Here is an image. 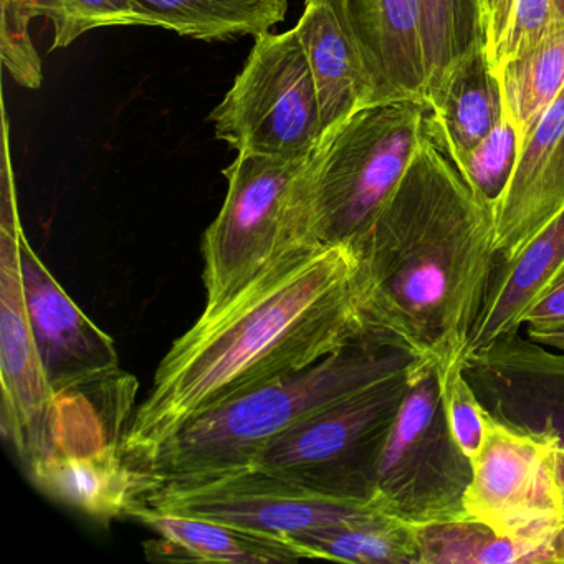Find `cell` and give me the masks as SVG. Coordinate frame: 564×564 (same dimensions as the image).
<instances>
[{
  "instance_id": "6da1fadb",
  "label": "cell",
  "mask_w": 564,
  "mask_h": 564,
  "mask_svg": "<svg viewBox=\"0 0 564 564\" xmlns=\"http://www.w3.org/2000/svg\"><path fill=\"white\" fill-rule=\"evenodd\" d=\"M368 335L351 247H316L286 260L174 341L124 431L128 465L140 474L197 415Z\"/></svg>"
},
{
  "instance_id": "7a4b0ae2",
  "label": "cell",
  "mask_w": 564,
  "mask_h": 564,
  "mask_svg": "<svg viewBox=\"0 0 564 564\" xmlns=\"http://www.w3.org/2000/svg\"><path fill=\"white\" fill-rule=\"evenodd\" d=\"M352 250L369 333L437 368L464 361L500 260L495 214L431 107L404 176Z\"/></svg>"
},
{
  "instance_id": "3957f363",
  "label": "cell",
  "mask_w": 564,
  "mask_h": 564,
  "mask_svg": "<svg viewBox=\"0 0 564 564\" xmlns=\"http://www.w3.org/2000/svg\"><path fill=\"white\" fill-rule=\"evenodd\" d=\"M429 361L368 335L289 378L224 402L176 432L141 468L147 490L249 467L280 435L310 415Z\"/></svg>"
},
{
  "instance_id": "277c9868",
  "label": "cell",
  "mask_w": 564,
  "mask_h": 564,
  "mask_svg": "<svg viewBox=\"0 0 564 564\" xmlns=\"http://www.w3.org/2000/svg\"><path fill=\"white\" fill-rule=\"evenodd\" d=\"M429 105L378 101L323 133L296 193L319 246L355 249L411 164Z\"/></svg>"
},
{
  "instance_id": "5b68a950",
  "label": "cell",
  "mask_w": 564,
  "mask_h": 564,
  "mask_svg": "<svg viewBox=\"0 0 564 564\" xmlns=\"http://www.w3.org/2000/svg\"><path fill=\"white\" fill-rule=\"evenodd\" d=\"M305 161L239 153L224 171L226 200L200 243L204 315L219 312L286 260L322 247L296 194Z\"/></svg>"
},
{
  "instance_id": "8992f818",
  "label": "cell",
  "mask_w": 564,
  "mask_h": 564,
  "mask_svg": "<svg viewBox=\"0 0 564 564\" xmlns=\"http://www.w3.org/2000/svg\"><path fill=\"white\" fill-rule=\"evenodd\" d=\"M471 471L470 458L448 427L431 359L415 372L389 429L372 498L415 527L465 518Z\"/></svg>"
},
{
  "instance_id": "52a82bcc",
  "label": "cell",
  "mask_w": 564,
  "mask_h": 564,
  "mask_svg": "<svg viewBox=\"0 0 564 564\" xmlns=\"http://www.w3.org/2000/svg\"><path fill=\"white\" fill-rule=\"evenodd\" d=\"M210 118L216 137L239 153L308 160L325 128L296 29L256 37L242 72Z\"/></svg>"
},
{
  "instance_id": "ba28073f",
  "label": "cell",
  "mask_w": 564,
  "mask_h": 564,
  "mask_svg": "<svg viewBox=\"0 0 564 564\" xmlns=\"http://www.w3.org/2000/svg\"><path fill=\"white\" fill-rule=\"evenodd\" d=\"M421 366L310 415L253 465L325 494L372 500L382 445Z\"/></svg>"
},
{
  "instance_id": "9c48e42d",
  "label": "cell",
  "mask_w": 564,
  "mask_h": 564,
  "mask_svg": "<svg viewBox=\"0 0 564 564\" xmlns=\"http://www.w3.org/2000/svg\"><path fill=\"white\" fill-rule=\"evenodd\" d=\"M138 507L223 521L289 541L382 508L375 498L325 494L260 465L191 480L158 481L144 491Z\"/></svg>"
},
{
  "instance_id": "30bf717a",
  "label": "cell",
  "mask_w": 564,
  "mask_h": 564,
  "mask_svg": "<svg viewBox=\"0 0 564 564\" xmlns=\"http://www.w3.org/2000/svg\"><path fill=\"white\" fill-rule=\"evenodd\" d=\"M465 511L501 534L564 524V498L553 445L514 431L490 414L471 460Z\"/></svg>"
},
{
  "instance_id": "8fae6325",
  "label": "cell",
  "mask_w": 564,
  "mask_h": 564,
  "mask_svg": "<svg viewBox=\"0 0 564 564\" xmlns=\"http://www.w3.org/2000/svg\"><path fill=\"white\" fill-rule=\"evenodd\" d=\"M485 411L501 424L564 452V351L521 332L464 359Z\"/></svg>"
},
{
  "instance_id": "7c38bea8",
  "label": "cell",
  "mask_w": 564,
  "mask_h": 564,
  "mask_svg": "<svg viewBox=\"0 0 564 564\" xmlns=\"http://www.w3.org/2000/svg\"><path fill=\"white\" fill-rule=\"evenodd\" d=\"M0 381L2 432L25 468L41 458L51 437L55 394L25 308L19 234L0 229Z\"/></svg>"
},
{
  "instance_id": "4fadbf2b",
  "label": "cell",
  "mask_w": 564,
  "mask_h": 564,
  "mask_svg": "<svg viewBox=\"0 0 564 564\" xmlns=\"http://www.w3.org/2000/svg\"><path fill=\"white\" fill-rule=\"evenodd\" d=\"M25 308L32 335L55 394L115 381L120 356L110 335L101 332L77 305L19 232Z\"/></svg>"
},
{
  "instance_id": "5bb4252c",
  "label": "cell",
  "mask_w": 564,
  "mask_h": 564,
  "mask_svg": "<svg viewBox=\"0 0 564 564\" xmlns=\"http://www.w3.org/2000/svg\"><path fill=\"white\" fill-rule=\"evenodd\" d=\"M328 6L358 48L378 101L427 104L421 0H312Z\"/></svg>"
},
{
  "instance_id": "9a60e30c",
  "label": "cell",
  "mask_w": 564,
  "mask_h": 564,
  "mask_svg": "<svg viewBox=\"0 0 564 564\" xmlns=\"http://www.w3.org/2000/svg\"><path fill=\"white\" fill-rule=\"evenodd\" d=\"M564 210V88L521 141L520 156L503 196L495 204L500 260L517 256L528 240Z\"/></svg>"
},
{
  "instance_id": "2e32d148",
  "label": "cell",
  "mask_w": 564,
  "mask_h": 564,
  "mask_svg": "<svg viewBox=\"0 0 564 564\" xmlns=\"http://www.w3.org/2000/svg\"><path fill=\"white\" fill-rule=\"evenodd\" d=\"M564 275V210L510 260H498L467 355L523 329L534 305ZM465 355V356H467Z\"/></svg>"
},
{
  "instance_id": "e0dca14e",
  "label": "cell",
  "mask_w": 564,
  "mask_h": 564,
  "mask_svg": "<svg viewBox=\"0 0 564 564\" xmlns=\"http://www.w3.org/2000/svg\"><path fill=\"white\" fill-rule=\"evenodd\" d=\"M130 517L147 524L160 538L147 544V553L156 560L234 564L310 560L308 554L293 541L243 530L223 521L164 513L144 507L134 508Z\"/></svg>"
},
{
  "instance_id": "ac0fdd59",
  "label": "cell",
  "mask_w": 564,
  "mask_h": 564,
  "mask_svg": "<svg viewBox=\"0 0 564 564\" xmlns=\"http://www.w3.org/2000/svg\"><path fill=\"white\" fill-rule=\"evenodd\" d=\"M295 29L308 58L325 131L355 111L378 104L358 48L328 6L306 0Z\"/></svg>"
},
{
  "instance_id": "d6986e66",
  "label": "cell",
  "mask_w": 564,
  "mask_h": 564,
  "mask_svg": "<svg viewBox=\"0 0 564 564\" xmlns=\"http://www.w3.org/2000/svg\"><path fill=\"white\" fill-rule=\"evenodd\" d=\"M421 564H564V524L501 534L474 518L417 527Z\"/></svg>"
},
{
  "instance_id": "ffe728a7",
  "label": "cell",
  "mask_w": 564,
  "mask_h": 564,
  "mask_svg": "<svg viewBox=\"0 0 564 564\" xmlns=\"http://www.w3.org/2000/svg\"><path fill=\"white\" fill-rule=\"evenodd\" d=\"M427 105L437 118L458 166L503 117L500 80L484 47L452 65L429 90Z\"/></svg>"
},
{
  "instance_id": "44dd1931",
  "label": "cell",
  "mask_w": 564,
  "mask_h": 564,
  "mask_svg": "<svg viewBox=\"0 0 564 564\" xmlns=\"http://www.w3.org/2000/svg\"><path fill=\"white\" fill-rule=\"evenodd\" d=\"M140 25L197 41L265 34L283 22L289 0H133Z\"/></svg>"
},
{
  "instance_id": "7402d4cb",
  "label": "cell",
  "mask_w": 564,
  "mask_h": 564,
  "mask_svg": "<svg viewBox=\"0 0 564 564\" xmlns=\"http://www.w3.org/2000/svg\"><path fill=\"white\" fill-rule=\"evenodd\" d=\"M310 560L358 564H421L417 527L375 508L333 527L293 538Z\"/></svg>"
},
{
  "instance_id": "603a6c76",
  "label": "cell",
  "mask_w": 564,
  "mask_h": 564,
  "mask_svg": "<svg viewBox=\"0 0 564 564\" xmlns=\"http://www.w3.org/2000/svg\"><path fill=\"white\" fill-rule=\"evenodd\" d=\"M495 75L505 115L523 141L564 88V24Z\"/></svg>"
},
{
  "instance_id": "cb8c5ba5",
  "label": "cell",
  "mask_w": 564,
  "mask_h": 564,
  "mask_svg": "<svg viewBox=\"0 0 564 564\" xmlns=\"http://www.w3.org/2000/svg\"><path fill=\"white\" fill-rule=\"evenodd\" d=\"M421 9L429 94L452 65L485 48V42L478 0H421Z\"/></svg>"
},
{
  "instance_id": "d4e9b609",
  "label": "cell",
  "mask_w": 564,
  "mask_h": 564,
  "mask_svg": "<svg viewBox=\"0 0 564 564\" xmlns=\"http://www.w3.org/2000/svg\"><path fill=\"white\" fill-rule=\"evenodd\" d=\"M35 18L54 24V47H70L95 29L140 25L133 0H34Z\"/></svg>"
},
{
  "instance_id": "484cf974",
  "label": "cell",
  "mask_w": 564,
  "mask_h": 564,
  "mask_svg": "<svg viewBox=\"0 0 564 564\" xmlns=\"http://www.w3.org/2000/svg\"><path fill=\"white\" fill-rule=\"evenodd\" d=\"M520 134L503 113L497 127L474 148L460 170L478 196L491 207L498 203L510 183L520 156Z\"/></svg>"
},
{
  "instance_id": "4316f807",
  "label": "cell",
  "mask_w": 564,
  "mask_h": 564,
  "mask_svg": "<svg viewBox=\"0 0 564 564\" xmlns=\"http://www.w3.org/2000/svg\"><path fill=\"white\" fill-rule=\"evenodd\" d=\"M437 378L442 405H444L452 435L465 455L474 460L484 441L488 412L485 411L484 404L465 375L464 361L437 368Z\"/></svg>"
},
{
  "instance_id": "83f0119b",
  "label": "cell",
  "mask_w": 564,
  "mask_h": 564,
  "mask_svg": "<svg viewBox=\"0 0 564 564\" xmlns=\"http://www.w3.org/2000/svg\"><path fill=\"white\" fill-rule=\"evenodd\" d=\"M34 0H2L0 22V57L15 82L25 88H41L42 61L32 44Z\"/></svg>"
},
{
  "instance_id": "f1b7e54d",
  "label": "cell",
  "mask_w": 564,
  "mask_h": 564,
  "mask_svg": "<svg viewBox=\"0 0 564 564\" xmlns=\"http://www.w3.org/2000/svg\"><path fill=\"white\" fill-rule=\"evenodd\" d=\"M561 24L564 21L557 15L554 0H514L510 29L495 58L494 72L540 44Z\"/></svg>"
},
{
  "instance_id": "f546056e",
  "label": "cell",
  "mask_w": 564,
  "mask_h": 564,
  "mask_svg": "<svg viewBox=\"0 0 564 564\" xmlns=\"http://www.w3.org/2000/svg\"><path fill=\"white\" fill-rule=\"evenodd\" d=\"M478 9H480L485 51H487L488 62L494 67L495 58L510 29L514 0H478Z\"/></svg>"
},
{
  "instance_id": "4dcf8cb0",
  "label": "cell",
  "mask_w": 564,
  "mask_h": 564,
  "mask_svg": "<svg viewBox=\"0 0 564 564\" xmlns=\"http://www.w3.org/2000/svg\"><path fill=\"white\" fill-rule=\"evenodd\" d=\"M560 328H564V275L528 313L523 332L533 335Z\"/></svg>"
},
{
  "instance_id": "1f68e13d",
  "label": "cell",
  "mask_w": 564,
  "mask_h": 564,
  "mask_svg": "<svg viewBox=\"0 0 564 564\" xmlns=\"http://www.w3.org/2000/svg\"><path fill=\"white\" fill-rule=\"evenodd\" d=\"M0 229L12 234L21 232L18 203H15L14 174L9 156V120L4 115V161H2V209H0Z\"/></svg>"
},
{
  "instance_id": "d6a6232c",
  "label": "cell",
  "mask_w": 564,
  "mask_h": 564,
  "mask_svg": "<svg viewBox=\"0 0 564 564\" xmlns=\"http://www.w3.org/2000/svg\"><path fill=\"white\" fill-rule=\"evenodd\" d=\"M534 341L543 343V345L553 346V348L563 349L564 351V328L553 329V332L533 333L528 335Z\"/></svg>"
},
{
  "instance_id": "836d02e7",
  "label": "cell",
  "mask_w": 564,
  "mask_h": 564,
  "mask_svg": "<svg viewBox=\"0 0 564 564\" xmlns=\"http://www.w3.org/2000/svg\"><path fill=\"white\" fill-rule=\"evenodd\" d=\"M556 471L557 478H560L561 491H563L564 498V452L556 454Z\"/></svg>"
},
{
  "instance_id": "e575fe53",
  "label": "cell",
  "mask_w": 564,
  "mask_h": 564,
  "mask_svg": "<svg viewBox=\"0 0 564 564\" xmlns=\"http://www.w3.org/2000/svg\"><path fill=\"white\" fill-rule=\"evenodd\" d=\"M554 6H556L557 15L564 21V0H554Z\"/></svg>"
}]
</instances>
